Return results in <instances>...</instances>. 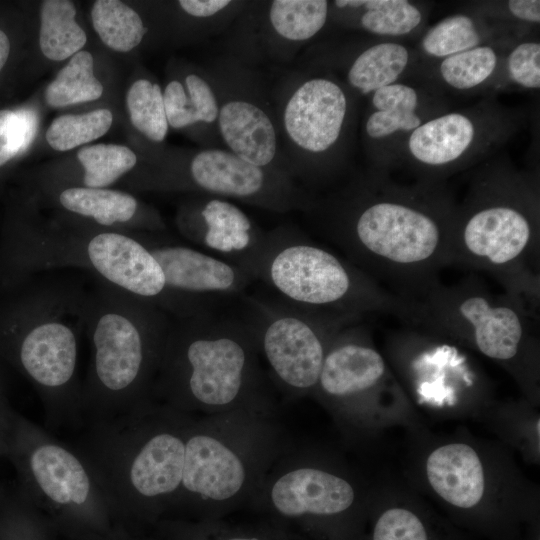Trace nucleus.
I'll list each match as a JSON object with an SVG mask.
<instances>
[{"label":"nucleus","instance_id":"f257e3e1","mask_svg":"<svg viewBox=\"0 0 540 540\" xmlns=\"http://www.w3.org/2000/svg\"><path fill=\"white\" fill-rule=\"evenodd\" d=\"M457 210L447 182H401L366 167L317 193L304 213L349 262L408 303L449 266Z\"/></svg>","mask_w":540,"mask_h":540},{"label":"nucleus","instance_id":"f03ea898","mask_svg":"<svg viewBox=\"0 0 540 540\" xmlns=\"http://www.w3.org/2000/svg\"><path fill=\"white\" fill-rule=\"evenodd\" d=\"M449 265L483 271L535 313L539 298V172L502 151L470 170Z\"/></svg>","mask_w":540,"mask_h":540},{"label":"nucleus","instance_id":"7ed1b4c3","mask_svg":"<svg viewBox=\"0 0 540 540\" xmlns=\"http://www.w3.org/2000/svg\"><path fill=\"white\" fill-rule=\"evenodd\" d=\"M260 357L245 317L218 309L173 317L152 389L180 412L273 415Z\"/></svg>","mask_w":540,"mask_h":540},{"label":"nucleus","instance_id":"20e7f679","mask_svg":"<svg viewBox=\"0 0 540 540\" xmlns=\"http://www.w3.org/2000/svg\"><path fill=\"white\" fill-rule=\"evenodd\" d=\"M285 445L273 415L234 411L191 421L176 497L200 520L223 519L250 504Z\"/></svg>","mask_w":540,"mask_h":540},{"label":"nucleus","instance_id":"39448f33","mask_svg":"<svg viewBox=\"0 0 540 540\" xmlns=\"http://www.w3.org/2000/svg\"><path fill=\"white\" fill-rule=\"evenodd\" d=\"M290 175L319 193L346 176L359 129L360 98L337 76L297 69L271 92Z\"/></svg>","mask_w":540,"mask_h":540},{"label":"nucleus","instance_id":"423d86ee","mask_svg":"<svg viewBox=\"0 0 540 540\" xmlns=\"http://www.w3.org/2000/svg\"><path fill=\"white\" fill-rule=\"evenodd\" d=\"M21 237L19 257L26 272L81 269L173 317L188 312L167 288L160 264L136 232L102 230L56 218L31 199Z\"/></svg>","mask_w":540,"mask_h":540},{"label":"nucleus","instance_id":"0eeeda50","mask_svg":"<svg viewBox=\"0 0 540 540\" xmlns=\"http://www.w3.org/2000/svg\"><path fill=\"white\" fill-rule=\"evenodd\" d=\"M253 275L281 301L311 313L353 322L372 312L407 318L405 302L294 227L265 232Z\"/></svg>","mask_w":540,"mask_h":540},{"label":"nucleus","instance_id":"6e6552de","mask_svg":"<svg viewBox=\"0 0 540 540\" xmlns=\"http://www.w3.org/2000/svg\"><path fill=\"white\" fill-rule=\"evenodd\" d=\"M138 156L137 167L120 182L130 192L208 194L275 213H304L315 197L289 175L251 164L226 148L166 143Z\"/></svg>","mask_w":540,"mask_h":540},{"label":"nucleus","instance_id":"1a4fd4ad","mask_svg":"<svg viewBox=\"0 0 540 540\" xmlns=\"http://www.w3.org/2000/svg\"><path fill=\"white\" fill-rule=\"evenodd\" d=\"M95 279L85 329L93 350L89 392L104 399L145 394L152 389L173 316Z\"/></svg>","mask_w":540,"mask_h":540},{"label":"nucleus","instance_id":"9d476101","mask_svg":"<svg viewBox=\"0 0 540 540\" xmlns=\"http://www.w3.org/2000/svg\"><path fill=\"white\" fill-rule=\"evenodd\" d=\"M406 305V325L465 342L498 362H514L532 344L535 314L508 293L490 292L473 276L451 286L439 281Z\"/></svg>","mask_w":540,"mask_h":540},{"label":"nucleus","instance_id":"9b49d317","mask_svg":"<svg viewBox=\"0 0 540 540\" xmlns=\"http://www.w3.org/2000/svg\"><path fill=\"white\" fill-rule=\"evenodd\" d=\"M528 123L525 110L503 104L496 93L486 94L419 126L405 142L395 169L414 180L447 182L504 151Z\"/></svg>","mask_w":540,"mask_h":540},{"label":"nucleus","instance_id":"f8f14e48","mask_svg":"<svg viewBox=\"0 0 540 540\" xmlns=\"http://www.w3.org/2000/svg\"><path fill=\"white\" fill-rule=\"evenodd\" d=\"M89 297L90 290L73 279L43 275L19 315V362L46 394L62 395L74 386Z\"/></svg>","mask_w":540,"mask_h":540},{"label":"nucleus","instance_id":"ddd939ff","mask_svg":"<svg viewBox=\"0 0 540 540\" xmlns=\"http://www.w3.org/2000/svg\"><path fill=\"white\" fill-rule=\"evenodd\" d=\"M357 490L346 476L285 445L248 505L296 540H312L323 523L348 514Z\"/></svg>","mask_w":540,"mask_h":540},{"label":"nucleus","instance_id":"4468645a","mask_svg":"<svg viewBox=\"0 0 540 540\" xmlns=\"http://www.w3.org/2000/svg\"><path fill=\"white\" fill-rule=\"evenodd\" d=\"M243 299L245 318L277 387L293 398L312 394L333 337L356 322L311 313L281 300L245 295Z\"/></svg>","mask_w":540,"mask_h":540},{"label":"nucleus","instance_id":"2eb2a0df","mask_svg":"<svg viewBox=\"0 0 540 540\" xmlns=\"http://www.w3.org/2000/svg\"><path fill=\"white\" fill-rule=\"evenodd\" d=\"M203 66L217 96L224 148L251 164L292 177L281 151L271 92L259 71L229 52Z\"/></svg>","mask_w":540,"mask_h":540},{"label":"nucleus","instance_id":"dca6fc26","mask_svg":"<svg viewBox=\"0 0 540 540\" xmlns=\"http://www.w3.org/2000/svg\"><path fill=\"white\" fill-rule=\"evenodd\" d=\"M451 106L444 91L426 80L399 81L367 97L359 123L367 167L392 173L408 137Z\"/></svg>","mask_w":540,"mask_h":540},{"label":"nucleus","instance_id":"f3484780","mask_svg":"<svg viewBox=\"0 0 540 540\" xmlns=\"http://www.w3.org/2000/svg\"><path fill=\"white\" fill-rule=\"evenodd\" d=\"M329 10L328 0L248 1L228 52L253 66L260 56L289 63L326 27Z\"/></svg>","mask_w":540,"mask_h":540},{"label":"nucleus","instance_id":"a211bd4d","mask_svg":"<svg viewBox=\"0 0 540 540\" xmlns=\"http://www.w3.org/2000/svg\"><path fill=\"white\" fill-rule=\"evenodd\" d=\"M419 60L417 51L402 41L354 37L307 47L298 69L333 74L361 99L414 74Z\"/></svg>","mask_w":540,"mask_h":540},{"label":"nucleus","instance_id":"6ab92c4d","mask_svg":"<svg viewBox=\"0 0 540 540\" xmlns=\"http://www.w3.org/2000/svg\"><path fill=\"white\" fill-rule=\"evenodd\" d=\"M160 264L167 288L190 313L217 309L243 297L255 279L244 269L205 251L177 243L164 233L136 232Z\"/></svg>","mask_w":540,"mask_h":540},{"label":"nucleus","instance_id":"aec40b11","mask_svg":"<svg viewBox=\"0 0 540 540\" xmlns=\"http://www.w3.org/2000/svg\"><path fill=\"white\" fill-rule=\"evenodd\" d=\"M174 222L186 240L254 278L265 231L240 207L213 195L187 194L176 209Z\"/></svg>","mask_w":540,"mask_h":540},{"label":"nucleus","instance_id":"412c9836","mask_svg":"<svg viewBox=\"0 0 540 540\" xmlns=\"http://www.w3.org/2000/svg\"><path fill=\"white\" fill-rule=\"evenodd\" d=\"M31 199L45 214L102 230L165 233L160 212L132 192L114 187L33 188Z\"/></svg>","mask_w":540,"mask_h":540},{"label":"nucleus","instance_id":"4be33fe9","mask_svg":"<svg viewBox=\"0 0 540 540\" xmlns=\"http://www.w3.org/2000/svg\"><path fill=\"white\" fill-rule=\"evenodd\" d=\"M133 62L110 54L93 37L86 48L39 88L42 104L47 111L61 113L109 108L123 125L122 96L127 76L124 65Z\"/></svg>","mask_w":540,"mask_h":540},{"label":"nucleus","instance_id":"5701e85b","mask_svg":"<svg viewBox=\"0 0 540 540\" xmlns=\"http://www.w3.org/2000/svg\"><path fill=\"white\" fill-rule=\"evenodd\" d=\"M387 376L383 356L366 331L354 323L333 337L312 394L344 411L376 393Z\"/></svg>","mask_w":540,"mask_h":540},{"label":"nucleus","instance_id":"b1692460","mask_svg":"<svg viewBox=\"0 0 540 540\" xmlns=\"http://www.w3.org/2000/svg\"><path fill=\"white\" fill-rule=\"evenodd\" d=\"M169 129L202 148H224L218 132V101L203 65L171 56L162 85Z\"/></svg>","mask_w":540,"mask_h":540},{"label":"nucleus","instance_id":"393cba45","mask_svg":"<svg viewBox=\"0 0 540 540\" xmlns=\"http://www.w3.org/2000/svg\"><path fill=\"white\" fill-rule=\"evenodd\" d=\"M87 19L99 44L133 62L145 51L166 48L156 1L94 0Z\"/></svg>","mask_w":540,"mask_h":540},{"label":"nucleus","instance_id":"a878e982","mask_svg":"<svg viewBox=\"0 0 540 540\" xmlns=\"http://www.w3.org/2000/svg\"><path fill=\"white\" fill-rule=\"evenodd\" d=\"M139 164L128 144L93 143L44 161L34 172L33 188H109Z\"/></svg>","mask_w":540,"mask_h":540},{"label":"nucleus","instance_id":"bb28decb","mask_svg":"<svg viewBox=\"0 0 540 540\" xmlns=\"http://www.w3.org/2000/svg\"><path fill=\"white\" fill-rule=\"evenodd\" d=\"M87 16L80 2L42 0L34 4L31 36V71L40 77L57 70L92 41Z\"/></svg>","mask_w":540,"mask_h":540},{"label":"nucleus","instance_id":"cd10ccee","mask_svg":"<svg viewBox=\"0 0 540 540\" xmlns=\"http://www.w3.org/2000/svg\"><path fill=\"white\" fill-rule=\"evenodd\" d=\"M190 422L166 423L146 437L129 470V479L136 494L150 501L177 496Z\"/></svg>","mask_w":540,"mask_h":540},{"label":"nucleus","instance_id":"c85d7f7f","mask_svg":"<svg viewBox=\"0 0 540 540\" xmlns=\"http://www.w3.org/2000/svg\"><path fill=\"white\" fill-rule=\"evenodd\" d=\"M428 16L426 4L409 0H333L329 10L335 26L399 41L422 34Z\"/></svg>","mask_w":540,"mask_h":540},{"label":"nucleus","instance_id":"c756f323","mask_svg":"<svg viewBox=\"0 0 540 540\" xmlns=\"http://www.w3.org/2000/svg\"><path fill=\"white\" fill-rule=\"evenodd\" d=\"M516 42L487 43L436 62L419 61L415 74L443 91L471 95L484 91L496 93L501 90L505 56Z\"/></svg>","mask_w":540,"mask_h":540},{"label":"nucleus","instance_id":"7c9ffc66","mask_svg":"<svg viewBox=\"0 0 540 540\" xmlns=\"http://www.w3.org/2000/svg\"><path fill=\"white\" fill-rule=\"evenodd\" d=\"M122 109L126 144L136 153L158 149L166 144L170 129L162 84L140 59L132 63L126 76Z\"/></svg>","mask_w":540,"mask_h":540},{"label":"nucleus","instance_id":"2f4dec72","mask_svg":"<svg viewBox=\"0 0 540 540\" xmlns=\"http://www.w3.org/2000/svg\"><path fill=\"white\" fill-rule=\"evenodd\" d=\"M529 29L492 19L476 8L446 16L422 32L416 49L420 61L436 62L482 44L518 41Z\"/></svg>","mask_w":540,"mask_h":540},{"label":"nucleus","instance_id":"473e14b6","mask_svg":"<svg viewBox=\"0 0 540 540\" xmlns=\"http://www.w3.org/2000/svg\"><path fill=\"white\" fill-rule=\"evenodd\" d=\"M166 48L201 43L229 29L248 4L245 0L156 1Z\"/></svg>","mask_w":540,"mask_h":540},{"label":"nucleus","instance_id":"72a5a7b5","mask_svg":"<svg viewBox=\"0 0 540 540\" xmlns=\"http://www.w3.org/2000/svg\"><path fill=\"white\" fill-rule=\"evenodd\" d=\"M427 480L445 502L462 509L480 503L486 477L479 454L465 443H449L434 449L425 464Z\"/></svg>","mask_w":540,"mask_h":540},{"label":"nucleus","instance_id":"f704fd0d","mask_svg":"<svg viewBox=\"0 0 540 540\" xmlns=\"http://www.w3.org/2000/svg\"><path fill=\"white\" fill-rule=\"evenodd\" d=\"M31 472L42 492L53 502L80 505L91 490L89 476L81 462L55 444L37 447L30 457Z\"/></svg>","mask_w":540,"mask_h":540},{"label":"nucleus","instance_id":"c9c22d12","mask_svg":"<svg viewBox=\"0 0 540 540\" xmlns=\"http://www.w3.org/2000/svg\"><path fill=\"white\" fill-rule=\"evenodd\" d=\"M118 115L109 108L84 112H65L45 126L41 145L60 155L93 144L117 126Z\"/></svg>","mask_w":540,"mask_h":540},{"label":"nucleus","instance_id":"e433bc0d","mask_svg":"<svg viewBox=\"0 0 540 540\" xmlns=\"http://www.w3.org/2000/svg\"><path fill=\"white\" fill-rule=\"evenodd\" d=\"M47 112L39 90L17 107L0 109V169L41 145Z\"/></svg>","mask_w":540,"mask_h":540},{"label":"nucleus","instance_id":"4c0bfd02","mask_svg":"<svg viewBox=\"0 0 540 540\" xmlns=\"http://www.w3.org/2000/svg\"><path fill=\"white\" fill-rule=\"evenodd\" d=\"M538 91L540 88V42L526 36L508 50L502 71L501 90L507 87Z\"/></svg>","mask_w":540,"mask_h":540},{"label":"nucleus","instance_id":"58836bf2","mask_svg":"<svg viewBox=\"0 0 540 540\" xmlns=\"http://www.w3.org/2000/svg\"><path fill=\"white\" fill-rule=\"evenodd\" d=\"M192 540H296L271 523H230L223 519L200 520Z\"/></svg>","mask_w":540,"mask_h":540},{"label":"nucleus","instance_id":"ea45409f","mask_svg":"<svg viewBox=\"0 0 540 540\" xmlns=\"http://www.w3.org/2000/svg\"><path fill=\"white\" fill-rule=\"evenodd\" d=\"M372 540H428V536L415 513L406 508L393 507L378 517Z\"/></svg>","mask_w":540,"mask_h":540},{"label":"nucleus","instance_id":"a19ab883","mask_svg":"<svg viewBox=\"0 0 540 540\" xmlns=\"http://www.w3.org/2000/svg\"><path fill=\"white\" fill-rule=\"evenodd\" d=\"M484 15L504 23L531 28L540 23L539 0H508L480 3L475 7Z\"/></svg>","mask_w":540,"mask_h":540},{"label":"nucleus","instance_id":"79ce46f5","mask_svg":"<svg viewBox=\"0 0 540 540\" xmlns=\"http://www.w3.org/2000/svg\"><path fill=\"white\" fill-rule=\"evenodd\" d=\"M13 54V41L6 30L0 27V76L3 74Z\"/></svg>","mask_w":540,"mask_h":540}]
</instances>
